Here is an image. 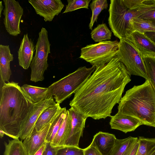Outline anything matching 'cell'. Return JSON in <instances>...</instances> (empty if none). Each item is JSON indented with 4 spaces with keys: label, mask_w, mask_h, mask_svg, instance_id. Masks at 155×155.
I'll use <instances>...</instances> for the list:
<instances>
[{
    "label": "cell",
    "mask_w": 155,
    "mask_h": 155,
    "mask_svg": "<svg viewBox=\"0 0 155 155\" xmlns=\"http://www.w3.org/2000/svg\"><path fill=\"white\" fill-rule=\"evenodd\" d=\"M0 129L13 139H19L22 122L33 103L18 83H5L0 88Z\"/></svg>",
    "instance_id": "2"
},
{
    "label": "cell",
    "mask_w": 155,
    "mask_h": 155,
    "mask_svg": "<svg viewBox=\"0 0 155 155\" xmlns=\"http://www.w3.org/2000/svg\"><path fill=\"white\" fill-rule=\"evenodd\" d=\"M137 8L139 12L137 17L155 26V0H143Z\"/></svg>",
    "instance_id": "23"
},
{
    "label": "cell",
    "mask_w": 155,
    "mask_h": 155,
    "mask_svg": "<svg viewBox=\"0 0 155 155\" xmlns=\"http://www.w3.org/2000/svg\"><path fill=\"white\" fill-rule=\"evenodd\" d=\"M119 45L117 40L90 44L81 49L80 58L97 67L108 63L116 57Z\"/></svg>",
    "instance_id": "6"
},
{
    "label": "cell",
    "mask_w": 155,
    "mask_h": 155,
    "mask_svg": "<svg viewBox=\"0 0 155 155\" xmlns=\"http://www.w3.org/2000/svg\"><path fill=\"white\" fill-rule=\"evenodd\" d=\"M45 144H44L35 153L34 155H42L44 150Z\"/></svg>",
    "instance_id": "37"
},
{
    "label": "cell",
    "mask_w": 155,
    "mask_h": 155,
    "mask_svg": "<svg viewBox=\"0 0 155 155\" xmlns=\"http://www.w3.org/2000/svg\"><path fill=\"white\" fill-rule=\"evenodd\" d=\"M3 2L5 7L2 13L5 29L10 35L17 36L21 32L20 23L23 14V8L15 0H4Z\"/></svg>",
    "instance_id": "10"
},
{
    "label": "cell",
    "mask_w": 155,
    "mask_h": 155,
    "mask_svg": "<svg viewBox=\"0 0 155 155\" xmlns=\"http://www.w3.org/2000/svg\"><path fill=\"white\" fill-rule=\"evenodd\" d=\"M110 117L109 124L111 128L125 133L134 131L139 126L143 125L141 122L138 119L118 112Z\"/></svg>",
    "instance_id": "13"
},
{
    "label": "cell",
    "mask_w": 155,
    "mask_h": 155,
    "mask_svg": "<svg viewBox=\"0 0 155 155\" xmlns=\"http://www.w3.org/2000/svg\"><path fill=\"white\" fill-rule=\"evenodd\" d=\"M96 68L94 65L90 68L80 67L73 72L54 83L48 87L47 99L54 96L56 103H61L76 92L90 77Z\"/></svg>",
    "instance_id": "5"
},
{
    "label": "cell",
    "mask_w": 155,
    "mask_h": 155,
    "mask_svg": "<svg viewBox=\"0 0 155 155\" xmlns=\"http://www.w3.org/2000/svg\"><path fill=\"white\" fill-rule=\"evenodd\" d=\"M108 6L107 0H94L90 5L92 12V15L91 18L89 25L90 29L92 30L93 26L95 22L97 21L98 16L101 11L106 9Z\"/></svg>",
    "instance_id": "28"
},
{
    "label": "cell",
    "mask_w": 155,
    "mask_h": 155,
    "mask_svg": "<svg viewBox=\"0 0 155 155\" xmlns=\"http://www.w3.org/2000/svg\"><path fill=\"white\" fill-rule=\"evenodd\" d=\"M60 104H56L46 109L40 114L32 133L41 130L50 122L61 109Z\"/></svg>",
    "instance_id": "21"
},
{
    "label": "cell",
    "mask_w": 155,
    "mask_h": 155,
    "mask_svg": "<svg viewBox=\"0 0 155 155\" xmlns=\"http://www.w3.org/2000/svg\"><path fill=\"white\" fill-rule=\"evenodd\" d=\"M116 139L113 134L100 131L94 136L90 145L96 147L102 155H110Z\"/></svg>",
    "instance_id": "16"
},
{
    "label": "cell",
    "mask_w": 155,
    "mask_h": 155,
    "mask_svg": "<svg viewBox=\"0 0 155 155\" xmlns=\"http://www.w3.org/2000/svg\"><path fill=\"white\" fill-rule=\"evenodd\" d=\"M154 127H155V125H154Z\"/></svg>",
    "instance_id": "40"
},
{
    "label": "cell",
    "mask_w": 155,
    "mask_h": 155,
    "mask_svg": "<svg viewBox=\"0 0 155 155\" xmlns=\"http://www.w3.org/2000/svg\"><path fill=\"white\" fill-rule=\"evenodd\" d=\"M68 110L72 120L71 129L69 137L64 146L79 147L80 139L82 136L87 117L81 114L73 107H71Z\"/></svg>",
    "instance_id": "12"
},
{
    "label": "cell",
    "mask_w": 155,
    "mask_h": 155,
    "mask_svg": "<svg viewBox=\"0 0 155 155\" xmlns=\"http://www.w3.org/2000/svg\"><path fill=\"white\" fill-rule=\"evenodd\" d=\"M53 120L41 130L32 133L23 140L28 155H34L46 143V138Z\"/></svg>",
    "instance_id": "15"
},
{
    "label": "cell",
    "mask_w": 155,
    "mask_h": 155,
    "mask_svg": "<svg viewBox=\"0 0 155 155\" xmlns=\"http://www.w3.org/2000/svg\"><path fill=\"white\" fill-rule=\"evenodd\" d=\"M142 58L146 71L147 79L155 91V56H143Z\"/></svg>",
    "instance_id": "29"
},
{
    "label": "cell",
    "mask_w": 155,
    "mask_h": 155,
    "mask_svg": "<svg viewBox=\"0 0 155 155\" xmlns=\"http://www.w3.org/2000/svg\"><path fill=\"white\" fill-rule=\"evenodd\" d=\"M21 88L33 104L38 103L47 99L48 88L24 84Z\"/></svg>",
    "instance_id": "22"
},
{
    "label": "cell",
    "mask_w": 155,
    "mask_h": 155,
    "mask_svg": "<svg viewBox=\"0 0 155 155\" xmlns=\"http://www.w3.org/2000/svg\"><path fill=\"white\" fill-rule=\"evenodd\" d=\"M91 0H68L65 11L63 13L72 12L81 8L88 9Z\"/></svg>",
    "instance_id": "31"
},
{
    "label": "cell",
    "mask_w": 155,
    "mask_h": 155,
    "mask_svg": "<svg viewBox=\"0 0 155 155\" xmlns=\"http://www.w3.org/2000/svg\"><path fill=\"white\" fill-rule=\"evenodd\" d=\"M2 2L1 1L0 2V18L1 16V13L2 11L3 10V6L2 5Z\"/></svg>",
    "instance_id": "38"
},
{
    "label": "cell",
    "mask_w": 155,
    "mask_h": 155,
    "mask_svg": "<svg viewBox=\"0 0 155 155\" xmlns=\"http://www.w3.org/2000/svg\"><path fill=\"white\" fill-rule=\"evenodd\" d=\"M138 138L131 136L122 139H117L110 155H130Z\"/></svg>",
    "instance_id": "20"
},
{
    "label": "cell",
    "mask_w": 155,
    "mask_h": 155,
    "mask_svg": "<svg viewBox=\"0 0 155 155\" xmlns=\"http://www.w3.org/2000/svg\"><path fill=\"white\" fill-rule=\"evenodd\" d=\"M91 38L95 42H101L111 38L112 31L105 23L99 24L91 32Z\"/></svg>",
    "instance_id": "27"
},
{
    "label": "cell",
    "mask_w": 155,
    "mask_h": 155,
    "mask_svg": "<svg viewBox=\"0 0 155 155\" xmlns=\"http://www.w3.org/2000/svg\"><path fill=\"white\" fill-rule=\"evenodd\" d=\"M125 39L132 43L142 56H155V44L144 34L135 31Z\"/></svg>",
    "instance_id": "14"
},
{
    "label": "cell",
    "mask_w": 155,
    "mask_h": 155,
    "mask_svg": "<svg viewBox=\"0 0 155 155\" xmlns=\"http://www.w3.org/2000/svg\"><path fill=\"white\" fill-rule=\"evenodd\" d=\"M131 24L134 31L144 34L148 31H155V26L151 23L137 17L132 19Z\"/></svg>",
    "instance_id": "30"
},
{
    "label": "cell",
    "mask_w": 155,
    "mask_h": 155,
    "mask_svg": "<svg viewBox=\"0 0 155 155\" xmlns=\"http://www.w3.org/2000/svg\"><path fill=\"white\" fill-rule=\"evenodd\" d=\"M63 146L53 147L51 142H46L42 155H56L58 150Z\"/></svg>",
    "instance_id": "33"
},
{
    "label": "cell",
    "mask_w": 155,
    "mask_h": 155,
    "mask_svg": "<svg viewBox=\"0 0 155 155\" xmlns=\"http://www.w3.org/2000/svg\"><path fill=\"white\" fill-rule=\"evenodd\" d=\"M139 146L138 140L135 144L130 155H136L137 153Z\"/></svg>",
    "instance_id": "36"
},
{
    "label": "cell",
    "mask_w": 155,
    "mask_h": 155,
    "mask_svg": "<svg viewBox=\"0 0 155 155\" xmlns=\"http://www.w3.org/2000/svg\"><path fill=\"white\" fill-rule=\"evenodd\" d=\"M56 155H84V150L79 147L63 146L58 150Z\"/></svg>",
    "instance_id": "32"
},
{
    "label": "cell",
    "mask_w": 155,
    "mask_h": 155,
    "mask_svg": "<svg viewBox=\"0 0 155 155\" xmlns=\"http://www.w3.org/2000/svg\"><path fill=\"white\" fill-rule=\"evenodd\" d=\"M131 75L116 56L96 67L92 74L74 94L69 104L80 114L94 120L111 117L119 104Z\"/></svg>",
    "instance_id": "1"
},
{
    "label": "cell",
    "mask_w": 155,
    "mask_h": 155,
    "mask_svg": "<svg viewBox=\"0 0 155 155\" xmlns=\"http://www.w3.org/2000/svg\"><path fill=\"white\" fill-rule=\"evenodd\" d=\"M84 150V155H102L96 147L90 144Z\"/></svg>",
    "instance_id": "34"
},
{
    "label": "cell",
    "mask_w": 155,
    "mask_h": 155,
    "mask_svg": "<svg viewBox=\"0 0 155 155\" xmlns=\"http://www.w3.org/2000/svg\"><path fill=\"white\" fill-rule=\"evenodd\" d=\"M143 0H111L108 22L114 35L120 39L126 38L134 31L131 24L137 17V7Z\"/></svg>",
    "instance_id": "4"
},
{
    "label": "cell",
    "mask_w": 155,
    "mask_h": 155,
    "mask_svg": "<svg viewBox=\"0 0 155 155\" xmlns=\"http://www.w3.org/2000/svg\"><path fill=\"white\" fill-rule=\"evenodd\" d=\"M118 112L135 117L154 127L155 91L148 80L127 91L118 106Z\"/></svg>",
    "instance_id": "3"
},
{
    "label": "cell",
    "mask_w": 155,
    "mask_h": 155,
    "mask_svg": "<svg viewBox=\"0 0 155 155\" xmlns=\"http://www.w3.org/2000/svg\"><path fill=\"white\" fill-rule=\"evenodd\" d=\"M144 34L155 44V31H148Z\"/></svg>",
    "instance_id": "35"
},
{
    "label": "cell",
    "mask_w": 155,
    "mask_h": 155,
    "mask_svg": "<svg viewBox=\"0 0 155 155\" xmlns=\"http://www.w3.org/2000/svg\"><path fill=\"white\" fill-rule=\"evenodd\" d=\"M67 111L66 107L62 108L53 119L46 138V142L51 143L54 139L66 117Z\"/></svg>",
    "instance_id": "25"
},
{
    "label": "cell",
    "mask_w": 155,
    "mask_h": 155,
    "mask_svg": "<svg viewBox=\"0 0 155 155\" xmlns=\"http://www.w3.org/2000/svg\"><path fill=\"white\" fill-rule=\"evenodd\" d=\"M56 103L52 97L31 105L20 126L19 138L21 140H23L31 135L36 123L42 113L46 109Z\"/></svg>",
    "instance_id": "9"
},
{
    "label": "cell",
    "mask_w": 155,
    "mask_h": 155,
    "mask_svg": "<svg viewBox=\"0 0 155 155\" xmlns=\"http://www.w3.org/2000/svg\"><path fill=\"white\" fill-rule=\"evenodd\" d=\"M50 45L48 31L42 27L39 33L35 46V54L30 65L31 81L36 82L44 80V73L48 67L47 60L50 53Z\"/></svg>",
    "instance_id": "8"
},
{
    "label": "cell",
    "mask_w": 155,
    "mask_h": 155,
    "mask_svg": "<svg viewBox=\"0 0 155 155\" xmlns=\"http://www.w3.org/2000/svg\"><path fill=\"white\" fill-rule=\"evenodd\" d=\"M5 134L4 131L0 129V136L1 138H2Z\"/></svg>",
    "instance_id": "39"
},
{
    "label": "cell",
    "mask_w": 155,
    "mask_h": 155,
    "mask_svg": "<svg viewBox=\"0 0 155 155\" xmlns=\"http://www.w3.org/2000/svg\"><path fill=\"white\" fill-rule=\"evenodd\" d=\"M37 14L44 21H51L61 12L64 5L61 0H29Z\"/></svg>",
    "instance_id": "11"
},
{
    "label": "cell",
    "mask_w": 155,
    "mask_h": 155,
    "mask_svg": "<svg viewBox=\"0 0 155 155\" xmlns=\"http://www.w3.org/2000/svg\"><path fill=\"white\" fill-rule=\"evenodd\" d=\"M139 146L136 155H155V137H139Z\"/></svg>",
    "instance_id": "26"
},
{
    "label": "cell",
    "mask_w": 155,
    "mask_h": 155,
    "mask_svg": "<svg viewBox=\"0 0 155 155\" xmlns=\"http://www.w3.org/2000/svg\"><path fill=\"white\" fill-rule=\"evenodd\" d=\"M35 47L33 41L28 37V34L24 35L18 51L19 64L23 69H27L30 66Z\"/></svg>",
    "instance_id": "17"
},
{
    "label": "cell",
    "mask_w": 155,
    "mask_h": 155,
    "mask_svg": "<svg viewBox=\"0 0 155 155\" xmlns=\"http://www.w3.org/2000/svg\"><path fill=\"white\" fill-rule=\"evenodd\" d=\"M116 57L125 66L130 75L147 79L142 56L132 43L125 38L120 39Z\"/></svg>",
    "instance_id": "7"
},
{
    "label": "cell",
    "mask_w": 155,
    "mask_h": 155,
    "mask_svg": "<svg viewBox=\"0 0 155 155\" xmlns=\"http://www.w3.org/2000/svg\"><path fill=\"white\" fill-rule=\"evenodd\" d=\"M13 56L11 53L9 45H0V88L5 83L9 82L12 74L10 63L13 60Z\"/></svg>",
    "instance_id": "18"
},
{
    "label": "cell",
    "mask_w": 155,
    "mask_h": 155,
    "mask_svg": "<svg viewBox=\"0 0 155 155\" xmlns=\"http://www.w3.org/2000/svg\"><path fill=\"white\" fill-rule=\"evenodd\" d=\"M71 118L68 110L66 116L54 139L51 143L53 147L64 146L70 135L71 129Z\"/></svg>",
    "instance_id": "19"
},
{
    "label": "cell",
    "mask_w": 155,
    "mask_h": 155,
    "mask_svg": "<svg viewBox=\"0 0 155 155\" xmlns=\"http://www.w3.org/2000/svg\"><path fill=\"white\" fill-rule=\"evenodd\" d=\"M4 155H28L22 141L19 139L9 140L8 143H4Z\"/></svg>",
    "instance_id": "24"
}]
</instances>
